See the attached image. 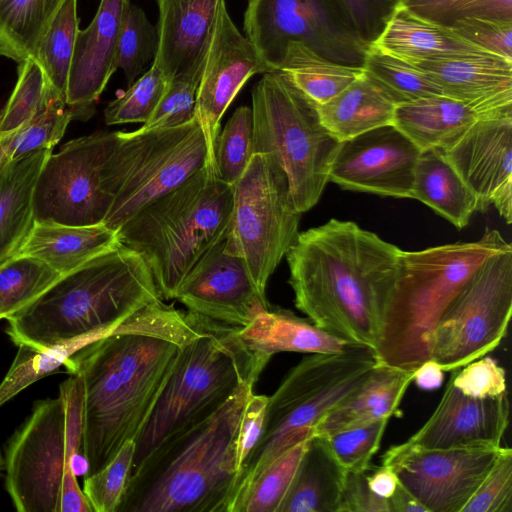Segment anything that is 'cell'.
Returning <instances> with one entry per match:
<instances>
[{
    "label": "cell",
    "mask_w": 512,
    "mask_h": 512,
    "mask_svg": "<svg viewBox=\"0 0 512 512\" xmlns=\"http://www.w3.org/2000/svg\"><path fill=\"white\" fill-rule=\"evenodd\" d=\"M400 250L352 221L299 232L286 253L296 308L319 328L374 351Z\"/></svg>",
    "instance_id": "obj_1"
},
{
    "label": "cell",
    "mask_w": 512,
    "mask_h": 512,
    "mask_svg": "<svg viewBox=\"0 0 512 512\" xmlns=\"http://www.w3.org/2000/svg\"><path fill=\"white\" fill-rule=\"evenodd\" d=\"M158 300L147 262L120 242L6 318V333L16 346L37 350L116 332L165 337L170 322Z\"/></svg>",
    "instance_id": "obj_2"
},
{
    "label": "cell",
    "mask_w": 512,
    "mask_h": 512,
    "mask_svg": "<svg viewBox=\"0 0 512 512\" xmlns=\"http://www.w3.org/2000/svg\"><path fill=\"white\" fill-rule=\"evenodd\" d=\"M182 346L116 332L73 354L63 367L84 389L81 454L85 476L104 468L147 421Z\"/></svg>",
    "instance_id": "obj_3"
},
{
    "label": "cell",
    "mask_w": 512,
    "mask_h": 512,
    "mask_svg": "<svg viewBox=\"0 0 512 512\" xmlns=\"http://www.w3.org/2000/svg\"><path fill=\"white\" fill-rule=\"evenodd\" d=\"M253 387L160 442L131 472L117 512H230L239 424Z\"/></svg>",
    "instance_id": "obj_4"
},
{
    "label": "cell",
    "mask_w": 512,
    "mask_h": 512,
    "mask_svg": "<svg viewBox=\"0 0 512 512\" xmlns=\"http://www.w3.org/2000/svg\"><path fill=\"white\" fill-rule=\"evenodd\" d=\"M510 247L499 231L487 229L474 242L400 250L373 351L376 363L414 372L431 359L433 335L447 306L483 262Z\"/></svg>",
    "instance_id": "obj_5"
},
{
    "label": "cell",
    "mask_w": 512,
    "mask_h": 512,
    "mask_svg": "<svg viewBox=\"0 0 512 512\" xmlns=\"http://www.w3.org/2000/svg\"><path fill=\"white\" fill-rule=\"evenodd\" d=\"M84 389L71 375L59 395L37 401L10 438L5 486L19 512H93L77 481L82 456ZM84 459V458H83Z\"/></svg>",
    "instance_id": "obj_6"
},
{
    "label": "cell",
    "mask_w": 512,
    "mask_h": 512,
    "mask_svg": "<svg viewBox=\"0 0 512 512\" xmlns=\"http://www.w3.org/2000/svg\"><path fill=\"white\" fill-rule=\"evenodd\" d=\"M233 186L206 165L141 209L117 231L147 262L162 299L176 292L193 266L228 232Z\"/></svg>",
    "instance_id": "obj_7"
},
{
    "label": "cell",
    "mask_w": 512,
    "mask_h": 512,
    "mask_svg": "<svg viewBox=\"0 0 512 512\" xmlns=\"http://www.w3.org/2000/svg\"><path fill=\"white\" fill-rule=\"evenodd\" d=\"M205 317L202 332L181 347L157 401L137 436L133 472L156 446L178 430L218 410L261 370L238 329Z\"/></svg>",
    "instance_id": "obj_8"
},
{
    "label": "cell",
    "mask_w": 512,
    "mask_h": 512,
    "mask_svg": "<svg viewBox=\"0 0 512 512\" xmlns=\"http://www.w3.org/2000/svg\"><path fill=\"white\" fill-rule=\"evenodd\" d=\"M372 349L350 345L338 353L309 354L268 396L261 436L237 478L230 512H237L257 475L284 451L313 435L316 424L355 391L376 366Z\"/></svg>",
    "instance_id": "obj_9"
},
{
    "label": "cell",
    "mask_w": 512,
    "mask_h": 512,
    "mask_svg": "<svg viewBox=\"0 0 512 512\" xmlns=\"http://www.w3.org/2000/svg\"><path fill=\"white\" fill-rule=\"evenodd\" d=\"M253 153L272 157L285 172L301 214L327 183L340 141L323 125L318 105L282 70L263 73L252 90Z\"/></svg>",
    "instance_id": "obj_10"
},
{
    "label": "cell",
    "mask_w": 512,
    "mask_h": 512,
    "mask_svg": "<svg viewBox=\"0 0 512 512\" xmlns=\"http://www.w3.org/2000/svg\"><path fill=\"white\" fill-rule=\"evenodd\" d=\"M206 163V141L196 118L170 128L116 131L104 170L110 207L103 224L117 232L137 212Z\"/></svg>",
    "instance_id": "obj_11"
},
{
    "label": "cell",
    "mask_w": 512,
    "mask_h": 512,
    "mask_svg": "<svg viewBox=\"0 0 512 512\" xmlns=\"http://www.w3.org/2000/svg\"><path fill=\"white\" fill-rule=\"evenodd\" d=\"M300 216L283 169L272 157L253 154L233 185L232 215L225 240L263 294L299 233Z\"/></svg>",
    "instance_id": "obj_12"
},
{
    "label": "cell",
    "mask_w": 512,
    "mask_h": 512,
    "mask_svg": "<svg viewBox=\"0 0 512 512\" xmlns=\"http://www.w3.org/2000/svg\"><path fill=\"white\" fill-rule=\"evenodd\" d=\"M512 315V247L483 262L442 314L432 357L444 372L457 370L497 348Z\"/></svg>",
    "instance_id": "obj_13"
},
{
    "label": "cell",
    "mask_w": 512,
    "mask_h": 512,
    "mask_svg": "<svg viewBox=\"0 0 512 512\" xmlns=\"http://www.w3.org/2000/svg\"><path fill=\"white\" fill-rule=\"evenodd\" d=\"M244 30L270 70L279 69L290 42L360 67L371 47L357 36L338 0H249Z\"/></svg>",
    "instance_id": "obj_14"
},
{
    "label": "cell",
    "mask_w": 512,
    "mask_h": 512,
    "mask_svg": "<svg viewBox=\"0 0 512 512\" xmlns=\"http://www.w3.org/2000/svg\"><path fill=\"white\" fill-rule=\"evenodd\" d=\"M115 142L116 132H97L51 153L36 180L34 221L72 226L103 223L110 207L104 170Z\"/></svg>",
    "instance_id": "obj_15"
},
{
    "label": "cell",
    "mask_w": 512,
    "mask_h": 512,
    "mask_svg": "<svg viewBox=\"0 0 512 512\" xmlns=\"http://www.w3.org/2000/svg\"><path fill=\"white\" fill-rule=\"evenodd\" d=\"M502 446L474 445L444 449L390 447L382 464L427 512H461L500 454Z\"/></svg>",
    "instance_id": "obj_16"
},
{
    "label": "cell",
    "mask_w": 512,
    "mask_h": 512,
    "mask_svg": "<svg viewBox=\"0 0 512 512\" xmlns=\"http://www.w3.org/2000/svg\"><path fill=\"white\" fill-rule=\"evenodd\" d=\"M271 71L255 46L231 20L225 1L217 11L198 86L195 118L207 146L206 166L216 170L215 145L221 119L239 90L255 74Z\"/></svg>",
    "instance_id": "obj_17"
},
{
    "label": "cell",
    "mask_w": 512,
    "mask_h": 512,
    "mask_svg": "<svg viewBox=\"0 0 512 512\" xmlns=\"http://www.w3.org/2000/svg\"><path fill=\"white\" fill-rule=\"evenodd\" d=\"M421 150L393 124L341 141L329 181L346 190L411 198Z\"/></svg>",
    "instance_id": "obj_18"
},
{
    "label": "cell",
    "mask_w": 512,
    "mask_h": 512,
    "mask_svg": "<svg viewBox=\"0 0 512 512\" xmlns=\"http://www.w3.org/2000/svg\"><path fill=\"white\" fill-rule=\"evenodd\" d=\"M225 239L193 266L175 299L189 311L241 328L270 305L243 260L228 249Z\"/></svg>",
    "instance_id": "obj_19"
},
{
    "label": "cell",
    "mask_w": 512,
    "mask_h": 512,
    "mask_svg": "<svg viewBox=\"0 0 512 512\" xmlns=\"http://www.w3.org/2000/svg\"><path fill=\"white\" fill-rule=\"evenodd\" d=\"M444 156L486 210L512 221V114L479 117Z\"/></svg>",
    "instance_id": "obj_20"
},
{
    "label": "cell",
    "mask_w": 512,
    "mask_h": 512,
    "mask_svg": "<svg viewBox=\"0 0 512 512\" xmlns=\"http://www.w3.org/2000/svg\"><path fill=\"white\" fill-rule=\"evenodd\" d=\"M508 424L507 392L495 397H471L449 379L431 416L400 445L414 449L500 446Z\"/></svg>",
    "instance_id": "obj_21"
},
{
    "label": "cell",
    "mask_w": 512,
    "mask_h": 512,
    "mask_svg": "<svg viewBox=\"0 0 512 512\" xmlns=\"http://www.w3.org/2000/svg\"><path fill=\"white\" fill-rule=\"evenodd\" d=\"M130 0H101L87 28L78 30L68 76L66 103L74 118H88L115 67L118 38Z\"/></svg>",
    "instance_id": "obj_22"
},
{
    "label": "cell",
    "mask_w": 512,
    "mask_h": 512,
    "mask_svg": "<svg viewBox=\"0 0 512 512\" xmlns=\"http://www.w3.org/2000/svg\"><path fill=\"white\" fill-rule=\"evenodd\" d=\"M409 64L478 117L512 114V62L496 56H463Z\"/></svg>",
    "instance_id": "obj_23"
},
{
    "label": "cell",
    "mask_w": 512,
    "mask_h": 512,
    "mask_svg": "<svg viewBox=\"0 0 512 512\" xmlns=\"http://www.w3.org/2000/svg\"><path fill=\"white\" fill-rule=\"evenodd\" d=\"M225 0H156L159 47L153 64L171 80L204 63L215 17Z\"/></svg>",
    "instance_id": "obj_24"
},
{
    "label": "cell",
    "mask_w": 512,
    "mask_h": 512,
    "mask_svg": "<svg viewBox=\"0 0 512 512\" xmlns=\"http://www.w3.org/2000/svg\"><path fill=\"white\" fill-rule=\"evenodd\" d=\"M238 337L261 371L280 352L338 353L354 345L319 328L308 318L272 306L239 328Z\"/></svg>",
    "instance_id": "obj_25"
},
{
    "label": "cell",
    "mask_w": 512,
    "mask_h": 512,
    "mask_svg": "<svg viewBox=\"0 0 512 512\" xmlns=\"http://www.w3.org/2000/svg\"><path fill=\"white\" fill-rule=\"evenodd\" d=\"M51 151H35L0 166V264L20 253L34 226L35 184Z\"/></svg>",
    "instance_id": "obj_26"
},
{
    "label": "cell",
    "mask_w": 512,
    "mask_h": 512,
    "mask_svg": "<svg viewBox=\"0 0 512 512\" xmlns=\"http://www.w3.org/2000/svg\"><path fill=\"white\" fill-rule=\"evenodd\" d=\"M373 46L407 63L463 56H495L468 42L452 28L421 19L402 5Z\"/></svg>",
    "instance_id": "obj_27"
},
{
    "label": "cell",
    "mask_w": 512,
    "mask_h": 512,
    "mask_svg": "<svg viewBox=\"0 0 512 512\" xmlns=\"http://www.w3.org/2000/svg\"><path fill=\"white\" fill-rule=\"evenodd\" d=\"M414 372L385 365L373 368L367 379L314 427L313 435H328L398 414Z\"/></svg>",
    "instance_id": "obj_28"
},
{
    "label": "cell",
    "mask_w": 512,
    "mask_h": 512,
    "mask_svg": "<svg viewBox=\"0 0 512 512\" xmlns=\"http://www.w3.org/2000/svg\"><path fill=\"white\" fill-rule=\"evenodd\" d=\"M119 243L117 232L103 223L72 226L35 222L19 254L43 261L62 276Z\"/></svg>",
    "instance_id": "obj_29"
},
{
    "label": "cell",
    "mask_w": 512,
    "mask_h": 512,
    "mask_svg": "<svg viewBox=\"0 0 512 512\" xmlns=\"http://www.w3.org/2000/svg\"><path fill=\"white\" fill-rule=\"evenodd\" d=\"M478 118L465 103L445 95H433L397 105L392 124L421 151L446 150Z\"/></svg>",
    "instance_id": "obj_30"
},
{
    "label": "cell",
    "mask_w": 512,
    "mask_h": 512,
    "mask_svg": "<svg viewBox=\"0 0 512 512\" xmlns=\"http://www.w3.org/2000/svg\"><path fill=\"white\" fill-rule=\"evenodd\" d=\"M411 198L429 206L459 229L468 225L475 212L485 211L441 149L421 151L414 170Z\"/></svg>",
    "instance_id": "obj_31"
},
{
    "label": "cell",
    "mask_w": 512,
    "mask_h": 512,
    "mask_svg": "<svg viewBox=\"0 0 512 512\" xmlns=\"http://www.w3.org/2000/svg\"><path fill=\"white\" fill-rule=\"evenodd\" d=\"M345 475L325 439L312 435L279 512H337Z\"/></svg>",
    "instance_id": "obj_32"
},
{
    "label": "cell",
    "mask_w": 512,
    "mask_h": 512,
    "mask_svg": "<svg viewBox=\"0 0 512 512\" xmlns=\"http://www.w3.org/2000/svg\"><path fill=\"white\" fill-rule=\"evenodd\" d=\"M396 105L364 74L318 105L323 125L340 142L393 123Z\"/></svg>",
    "instance_id": "obj_33"
},
{
    "label": "cell",
    "mask_w": 512,
    "mask_h": 512,
    "mask_svg": "<svg viewBox=\"0 0 512 512\" xmlns=\"http://www.w3.org/2000/svg\"><path fill=\"white\" fill-rule=\"evenodd\" d=\"M279 69L317 105L338 95L364 72L363 67L331 61L301 42L288 44Z\"/></svg>",
    "instance_id": "obj_34"
},
{
    "label": "cell",
    "mask_w": 512,
    "mask_h": 512,
    "mask_svg": "<svg viewBox=\"0 0 512 512\" xmlns=\"http://www.w3.org/2000/svg\"><path fill=\"white\" fill-rule=\"evenodd\" d=\"M64 0H0V56L30 57Z\"/></svg>",
    "instance_id": "obj_35"
},
{
    "label": "cell",
    "mask_w": 512,
    "mask_h": 512,
    "mask_svg": "<svg viewBox=\"0 0 512 512\" xmlns=\"http://www.w3.org/2000/svg\"><path fill=\"white\" fill-rule=\"evenodd\" d=\"M78 24L77 0H64L30 56L43 70L49 97L66 101Z\"/></svg>",
    "instance_id": "obj_36"
},
{
    "label": "cell",
    "mask_w": 512,
    "mask_h": 512,
    "mask_svg": "<svg viewBox=\"0 0 512 512\" xmlns=\"http://www.w3.org/2000/svg\"><path fill=\"white\" fill-rule=\"evenodd\" d=\"M364 74L397 106L419 98L444 95L442 89L415 66L371 46Z\"/></svg>",
    "instance_id": "obj_37"
},
{
    "label": "cell",
    "mask_w": 512,
    "mask_h": 512,
    "mask_svg": "<svg viewBox=\"0 0 512 512\" xmlns=\"http://www.w3.org/2000/svg\"><path fill=\"white\" fill-rule=\"evenodd\" d=\"M61 275L43 261L28 255L0 264V319L26 307Z\"/></svg>",
    "instance_id": "obj_38"
},
{
    "label": "cell",
    "mask_w": 512,
    "mask_h": 512,
    "mask_svg": "<svg viewBox=\"0 0 512 512\" xmlns=\"http://www.w3.org/2000/svg\"><path fill=\"white\" fill-rule=\"evenodd\" d=\"M97 339L79 338L43 350L26 345L18 346L17 354L0 383V406L31 384L64 366L73 354Z\"/></svg>",
    "instance_id": "obj_39"
},
{
    "label": "cell",
    "mask_w": 512,
    "mask_h": 512,
    "mask_svg": "<svg viewBox=\"0 0 512 512\" xmlns=\"http://www.w3.org/2000/svg\"><path fill=\"white\" fill-rule=\"evenodd\" d=\"M309 438L284 451L257 475L247 489L237 512H279L292 485Z\"/></svg>",
    "instance_id": "obj_40"
},
{
    "label": "cell",
    "mask_w": 512,
    "mask_h": 512,
    "mask_svg": "<svg viewBox=\"0 0 512 512\" xmlns=\"http://www.w3.org/2000/svg\"><path fill=\"white\" fill-rule=\"evenodd\" d=\"M74 119L66 101L50 97L46 104L12 134L2 138L9 160L39 150H52Z\"/></svg>",
    "instance_id": "obj_41"
},
{
    "label": "cell",
    "mask_w": 512,
    "mask_h": 512,
    "mask_svg": "<svg viewBox=\"0 0 512 512\" xmlns=\"http://www.w3.org/2000/svg\"><path fill=\"white\" fill-rule=\"evenodd\" d=\"M158 47L157 27L148 20L140 7L130 1L123 14L115 59V67L124 71L128 86L136 80L147 63L154 60Z\"/></svg>",
    "instance_id": "obj_42"
},
{
    "label": "cell",
    "mask_w": 512,
    "mask_h": 512,
    "mask_svg": "<svg viewBox=\"0 0 512 512\" xmlns=\"http://www.w3.org/2000/svg\"><path fill=\"white\" fill-rule=\"evenodd\" d=\"M253 154L252 109L240 106L217 137L215 164L218 176L233 186L247 168Z\"/></svg>",
    "instance_id": "obj_43"
},
{
    "label": "cell",
    "mask_w": 512,
    "mask_h": 512,
    "mask_svg": "<svg viewBox=\"0 0 512 512\" xmlns=\"http://www.w3.org/2000/svg\"><path fill=\"white\" fill-rule=\"evenodd\" d=\"M18 64L16 85L0 111V139L20 128L50 98L43 70L38 63L28 57Z\"/></svg>",
    "instance_id": "obj_44"
},
{
    "label": "cell",
    "mask_w": 512,
    "mask_h": 512,
    "mask_svg": "<svg viewBox=\"0 0 512 512\" xmlns=\"http://www.w3.org/2000/svg\"><path fill=\"white\" fill-rule=\"evenodd\" d=\"M169 79L154 64L104 110L107 125L145 123L160 102Z\"/></svg>",
    "instance_id": "obj_45"
},
{
    "label": "cell",
    "mask_w": 512,
    "mask_h": 512,
    "mask_svg": "<svg viewBox=\"0 0 512 512\" xmlns=\"http://www.w3.org/2000/svg\"><path fill=\"white\" fill-rule=\"evenodd\" d=\"M134 441L127 442L100 471L84 477L83 492L93 512H117L132 470Z\"/></svg>",
    "instance_id": "obj_46"
},
{
    "label": "cell",
    "mask_w": 512,
    "mask_h": 512,
    "mask_svg": "<svg viewBox=\"0 0 512 512\" xmlns=\"http://www.w3.org/2000/svg\"><path fill=\"white\" fill-rule=\"evenodd\" d=\"M389 419L353 426L322 436L334 456L346 470H370L371 460L379 450Z\"/></svg>",
    "instance_id": "obj_47"
},
{
    "label": "cell",
    "mask_w": 512,
    "mask_h": 512,
    "mask_svg": "<svg viewBox=\"0 0 512 512\" xmlns=\"http://www.w3.org/2000/svg\"><path fill=\"white\" fill-rule=\"evenodd\" d=\"M204 63L173 77L143 129L170 128L195 118V104Z\"/></svg>",
    "instance_id": "obj_48"
},
{
    "label": "cell",
    "mask_w": 512,
    "mask_h": 512,
    "mask_svg": "<svg viewBox=\"0 0 512 512\" xmlns=\"http://www.w3.org/2000/svg\"><path fill=\"white\" fill-rule=\"evenodd\" d=\"M461 512H512V450L502 447L495 463Z\"/></svg>",
    "instance_id": "obj_49"
},
{
    "label": "cell",
    "mask_w": 512,
    "mask_h": 512,
    "mask_svg": "<svg viewBox=\"0 0 512 512\" xmlns=\"http://www.w3.org/2000/svg\"><path fill=\"white\" fill-rule=\"evenodd\" d=\"M452 372L453 385L467 396L486 398L507 392L506 371L490 356H483Z\"/></svg>",
    "instance_id": "obj_50"
},
{
    "label": "cell",
    "mask_w": 512,
    "mask_h": 512,
    "mask_svg": "<svg viewBox=\"0 0 512 512\" xmlns=\"http://www.w3.org/2000/svg\"><path fill=\"white\" fill-rule=\"evenodd\" d=\"M403 0H338L355 33L368 46L381 35Z\"/></svg>",
    "instance_id": "obj_51"
},
{
    "label": "cell",
    "mask_w": 512,
    "mask_h": 512,
    "mask_svg": "<svg viewBox=\"0 0 512 512\" xmlns=\"http://www.w3.org/2000/svg\"><path fill=\"white\" fill-rule=\"evenodd\" d=\"M450 28L484 51L512 62V23L462 18L455 20Z\"/></svg>",
    "instance_id": "obj_52"
},
{
    "label": "cell",
    "mask_w": 512,
    "mask_h": 512,
    "mask_svg": "<svg viewBox=\"0 0 512 512\" xmlns=\"http://www.w3.org/2000/svg\"><path fill=\"white\" fill-rule=\"evenodd\" d=\"M368 472L346 470L337 512H389L387 499L370 489Z\"/></svg>",
    "instance_id": "obj_53"
},
{
    "label": "cell",
    "mask_w": 512,
    "mask_h": 512,
    "mask_svg": "<svg viewBox=\"0 0 512 512\" xmlns=\"http://www.w3.org/2000/svg\"><path fill=\"white\" fill-rule=\"evenodd\" d=\"M268 396L252 393L242 411L238 436L237 458L241 467L261 436Z\"/></svg>",
    "instance_id": "obj_54"
},
{
    "label": "cell",
    "mask_w": 512,
    "mask_h": 512,
    "mask_svg": "<svg viewBox=\"0 0 512 512\" xmlns=\"http://www.w3.org/2000/svg\"><path fill=\"white\" fill-rule=\"evenodd\" d=\"M462 18H480L512 23V0H461L448 13L444 26Z\"/></svg>",
    "instance_id": "obj_55"
},
{
    "label": "cell",
    "mask_w": 512,
    "mask_h": 512,
    "mask_svg": "<svg viewBox=\"0 0 512 512\" xmlns=\"http://www.w3.org/2000/svg\"><path fill=\"white\" fill-rule=\"evenodd\" d=\"M460 1L461 0H403L402 6L421 19L443 25L448 13Z\"/></svg>",
    "instance_id": "obj_56"
},
{
    "label": "cell",
    "mask_w": 512,
    "mask_h": 512,
    "mask_svg": "<svg viewBox=\"0 0 512 512\" xmlns=\"http://www.w3.org/2000/svg\"><path fill=\"white\" fill-rule=\"evenodd\" d=\"M367 481L370 489L384 499H388L399 484L395 472L383 464L376 467L371 473L368 472Z\"/></svg>",
    "instance_id": "obj_57"
},
{
    "label": "cell",
    "mask_w": 512,
    "mask_h": 512,
    "mask_svg": "<svg viewBox=\"0 0 512 512\" xmlns=\"http://www.w3.org/2000/svg\"><path fill=\"white\" fill-rule=\"evenodd\" d=\"M444 379V371L433 359L422 363L413 373L412 382L425 390L438 388Z\"/></svg>",
    "instance_id": "obj_58"
},
{
    "label": "cell",
    "mask_w": 512,
    "mask_h": 512,
    "mask_svg": "<svg viewBox=\"0 0 512 512\" xmlns=\"http://www.w3.org/2000/svg\"><path fill=\"white\" fill-rule=\"evenodd\" d=\"M387 501L389 512H427L426 508L400 482Z\"/></svg>",
    "instance_id": "obj_59"
},
{
    "label": "cell",
    "mask_w": 512,
    "mask_h": 512,
    "mask_svg": "<svg viewBox=\"0 0 512 512\" xmlns=\"http://www.w3.org/2000/svg\"><path fill=\"white\" fill-rule=\"evenodd\" d=\"M9 159L6 155V152H5V147H4V143H3V139L1 138L0 139V166L2 164H4L5 162H7Z\"/></svg>",
    "instance_id": "obj_60"
},
{
    "label": "cell",
    "mask_w": 512,
    "mask_h": 512,
    "mask_svg": "<svg viewBox=\"0 0 512 512\" xmlns=\"http://www.w3.org/2000/svg\"><path fill=\"white\" fill-rule=\"evenodd\" d=\"M3 464H4V460H3L1 452H0V470H1L2 466H3Z\"/></svg>",
    "instance_id": "obj_61"
}]
</instances>
